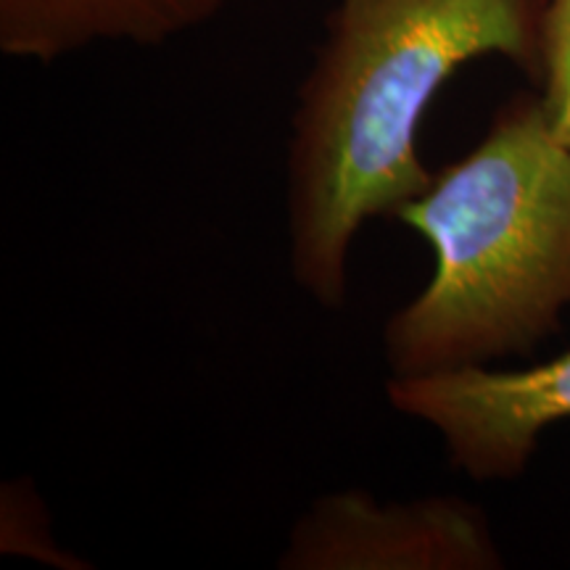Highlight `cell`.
Here are the masks:
<instances>
[{
	"label": "cell",
	"instance_id": "obj_1",
	"mask_svg": "<svg viewBox=\"0 0 570 570\" xmlns=\"http://www.w3.org/2000/svg\"><path fill=\"white\" fill-rule=\"evenodd\" d=\"M547 3L341 0L291 125V273L304 294L341 309L360 227L433 183L420 125L454 71L504 56L539 80Z\"/></svg>",
	"mask_w": 570,
	"mask_h": 570
},
{
	"label": "cell",
	"instance_id": "obj_2",
	"mask_svg": "<svg viewBox=\"0 0 570 570\" xmlns=\"http://www.w3.org/2000/svg\"><path fill=\"white\" fill-rule=\"evenodd\" d=\"M433 275L383 327L391 377L529 354L570 309V146L541 96L510 98L483 140L396 212Z\"/></svg>",
	"mask_w": 570,
	"mask_h": 570
},
{
	"label": "cell",
	"instance_id": "obj_3",
	"mask_svg": "<svg viewBox=\"0 0 570 570\" xmlns=\"http://www.w3.org/2000/svg\"><path fill=\"white\" fill-rule=\"evenodd\" d=\"M391 407L439 433L468 479H520L547 428L570 420V348L525 370L465 367L389 377Z\"/></svg>",
	"mask_w": 570,
	"mask_h": 570
},
{
	"label": "cell",
	"instance_id": "obj_4",
	"mask_svg": "<svg viewBox=\"0 0 570 570\" xmlns=\"http://www.w3.org/2000/svg\"><path fill=\"white\" fill-rule=\"evenodd\" d=\"M277 566L285 570H494L502 568L489 520L458 497L377 502L367 491L320 497Z\"/></svg>",
	"mask_w": 570,
	"mask_h": 570
},
{
	"label": "cell",
	"instance_id": "obj_5",
	"mask_svg": "<svg viewBox=\"0 0 570 570\" xmlns=\"http://www.w3.org/2000/svg\"><path fill=\"white\" fill-rule=\"evenodd\" d=\"M225 0H0V51L51 63L96 42L161 46L196 30Z\"/></svg>",
	"mask_w": 570,
	"mask_h": 570
},
{
	"label": "cell",
	"instance_id": "obj_6",
	"mask_svg": "<svg viewBox=\"0 0 570 570\" xmlns=\"http://www.w3.org/2000/svg\"><path fill=\"white\" fill-rule=\"evenodd\" d=\"M541 101L558 138L570 146V0H550L541 24Z\"/></svg>",
	"mask_w": 570,
	"mask_h": 570
}]
</instances>
